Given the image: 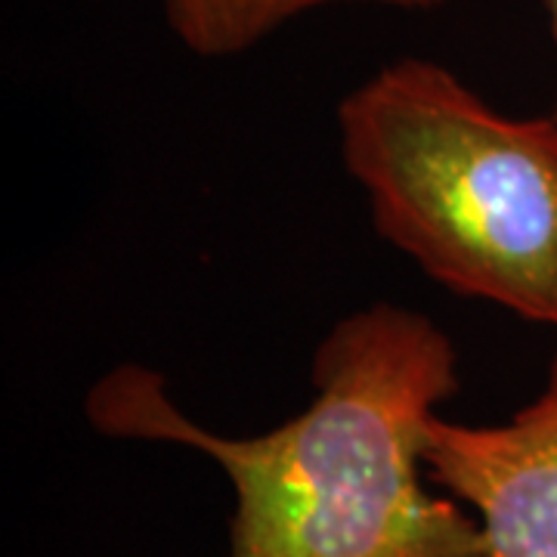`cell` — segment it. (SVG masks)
Wrapping results in <instances>:
<instances>
[{"mask_svg":"<svg viewBox=\"0 0 557 557\" xmlns=\"http://www.w3.org/2000/svg\"><path fill=\"white\" fill-rule=\"evenodd\" d=\"M379 236L458 298L557 329V119H511L434 60L399 57L338 102Z\"/></svg>","mask_w":557,"mask_h":557,"instance_id":"obj_2","label":"cell"},{"mask_svg":"<svg viewBox=\"0 0 557 557\" xmlns=\"http://www.w3.org/2000/svg\"><path fill=\"white\" fill-rule=\"evenodd\" d=\"M338 3H369L424 13L446 0H161L174 38L201 60H226L258 47L282 25Z\"/></svg>","mask_w":557,"mask_h":557,"instance_id":"obj_4","label":"cell"},{"mask_svg":"<svg viewBox=\"0 0 557 557\" xmlns=\"http://www.w3.org/2000/svg\"><path fill=\"white\" fill-rule=\"evenodd\" d=\"M456 341L412 307L341 317L310 362L313 399L251 437L180 409L168 379L121 362L90 384L87 424L214 461L233 490L226 557H490L474 515L434 490L424 434L461 391Z\"/></svg>","mask_w":557,"mask_h":557,"instance_id":"obj_1","label":"cell"},{"mask_svg":"<svg viewBox=\"0 0 557 557\" xmlns=\"http://www.w3.org/2000/svg\"><path fill=\"white\" fill-rule=\"evenodd\" d=\"M424 468L474 515L490 557H557V354L539 397L508 421L431 418Z\"/></svg>","mask_w":557,"mask_h":557,"instance_id":"obj_3","label":"cell"},{"mask_svg":"<svg viewBox=\"0 0 557 557\" xmlns=\"http://www.w3.org/2000/svg\"><path fill=\"white\" fill-rule=\"evenodd\" d=\"M545 7V16H548V32H552V47H555V72H557V0H542ZM552 115L557 119V87H555V109Z\"/></svg>","mask_w":557,"mask_h":557,"instance_id":"obj_5","label":"cell"}]
</instances>
